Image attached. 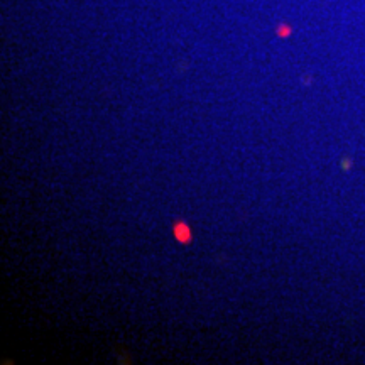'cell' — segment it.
Instances as JSON below:
<instances>
[{"mask_svg":"<svg viewBox=\"0 0 365 365\" xmlns=\"http://www.w3.org/2000/svg\"><path fill=\"white\" fill-rule=\"evenodd\" d=\"M175 232H176L178 240H181V242H188L190 240V230H188V227L185 225V223H178Z\"/></svg>","mask_w":365,"mask_h":365,"instance_id":"6da1fadb","label":"cell"}]
</instances>
